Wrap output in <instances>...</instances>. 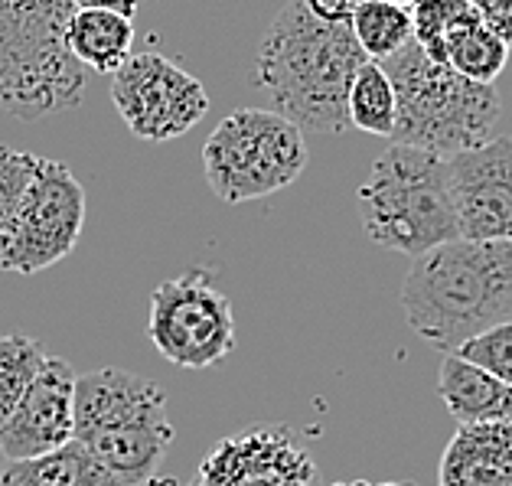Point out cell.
Wrapping results in <instances>:
<instances>
[{"mask_svg": "<svg viewBox=\"0 0 512 486\" xmlns=\"http://www.w3.org/2000/svg\"><path fill=\"white\" fill-rule=\"evenodd\" d=\"M369 56L356 43L349 20H327L307 0H291L271 20L255 56V82L278 115L310 134L349 128V82Z\"/></svg>", "mask_w": 512, "mask_h": 486, "instance_id": "6da1fadb", "label": "cell"}, {"mask_svg": "<svg viewBox=\"0 0 512 486\" xmlns=\"http://www.w3.org/2000/svg\"><path fill=\"white\" fill-rule=\"evenodd\" d=\"M408 327L454 353L477 333L512 320V242L451 239L411 261L402 284Z\"/></svg>", "mask_w": 512, "mask_h": 486, "instance_id": "7a4b0ae2", "label": "cell"}, {"mask_svg": "<svg viewBox=\"0 0 512 486\" xmlns=\"http://www.w3.org/2000/svg\"><path fill=\"white\" fill-rule=\"evenodd\" d=\"M382 69L395 85L392 144L454 157L493 137L503 115V102L493 85L464 79L447 62L431 59L415 40L382 59Z\"/></svg>", "mask_w": 512, "mask_h": 486, "instance_id": "3957f363", "label": "cell"}, {"mask_svg": "<svg viewBox=\"0 0 512 486\" xmlns=\"http://www.w3.org/2000/svg\"><path fill=\"white\" fill-rule=\"evenodd\" d=\"M177 438L167 395L154 379L128 369H95L76 379V431L92 457L131 486L151 480Z\"/></svg>", "mask_w": 512, "mask_h": 486, "instance_id": "277c9868", "label": "cell"}, {"mask_svg": "<svg viewBox=\"0 0 512 486\" xmlns=\"http://www.w3.org/2000/svg\"><path fill=\"white\" fill-rule=\"evenodd\" d=\"M356 206L369 242L395 255L418 258L460 239L447 157L408 144H392L372 160Z\"/></svg>", "mask_w": 512, "mask_h": 486, "instance_id": "5b68a950", "label": "cell"}, {"mask_svg": "<svg viewBox=\"0 0 512 486\" xmlns=\"http://www.w3.org/2000/svg\"><path fill=\"white\" fill-rule=\"evenodd\" d=\"M72 0H0V108L14 118L69 111L85 95V69L66 46Z\"/></svg>", "mask_w": 512, "mask_h": 486, "instance_id": "8992f818", "label": "cell"}, {"mask_svg": "<svg viewBox=\"0 0 512 486\" xmlns=\"http://www.w3.org/2000/svg\"><path fill=\"white\" fill-rule=\"evenodd\" d=\"M203 170L229 206L274 196L307 170L304 131L274 108H239L206 137Z\"/></svg>", "mask_w": 512, "mask_h": 486, "instance_id": "52a82bcc", "label": "cell"}, {"mask_svg": "<svg viewBox=\"0 0 512 486\" xmlns=\"http://www.w3.org/2000/svg\"><path fill=\"white\" fill-rule=\"evenodd\" d=\"M147 336L180 369H209L235 350L232 301L206 268H190L151 294Z\"/></svg>", "mask_w": 512, "mask_h": 486, "instance_id": "ba28073f", "label": "cell"}, {"mask_svg": "<svg viewBox=\"0 0 512 486\" xmlns=\"http://www.w3.org/2000/svg\"><path fill=\"white\" fill-rule=\"evenodd\" d=\"M85 229V186L66 164L40 160V170L0 242V268L40 274L72 255Z\"/></svg>", "mask_w": 512, "mask_h": 486, "instance_id": "9c48e42d", "label": "cell"}, {"mask_svg": "<svg viewBox=\"0 0 512 486\" xmlns=\"http://www.w3.org/2000/svg\"><path fill=\"white\" fill-rule=\"evenodd\" d=\"M111 102L121 121L141 141H177L209 111L206 85L173 59L144 49L111 76Z\"/></svg>", "mask_w": 512, "mask_h": 486, "instance_id": "30bf717a", "label": "cell"}, {"mask_svg": "<svg viewBox=\"0 0 512 486\" xmlns=\"http://www.w3.org/2000/svg\"><path fill=\"white\" fill-rule=\"evenodd\" d=\"M193 486H314V460L284 425H252L199 460Z\"/></svg>", "mask_w": 512, "mask_h": 486, "instance_id": "8fae6325", "label": "cell"}, {"mask_svg": "<svg viewBox=\"0 0 512 486\" xmlns=\"http://www.w3.org/2000/svg\"><path fill=\"white\" fill-rule=\"evenodd\" d=\"M460 239L512 242V137L447 157Z\"/></svg>", "mask_w": 512, "mask_h": 486, "instance_id": "7c38bea8", "label": "cell"}, {"mask_svg": "<svg viewBox=\"0 0 512 486\" xmlns=\"http://www.w3.org/2000/svg\"><path fill=\"white\" fill-rule=\"evenodd\" d=\"M76 369L66 359L46 356L14 415L0 428L4 460H30L72 441L76 431Z\"/></svg>", "mask_w": 512, "mask_h": 486, "instance_id": "4fadbf2b", "label": "cell"}, {"mask_svg": "<svg viewBox=\"0 0 512 486\" xmlns=\"http://www.w3.org/2000/svg\"><path fill=\"white\" fill-rule=\"evenodd\" d=\"M437 486H512V421L460 425L441 454Z\"/></svg>", "mask_w": 512, "mask_h": 486, "instance_id": "5bb4252c", "label": "cell"}, {"mask_svg": "<svg viewBox=\"0 0 512 486\" xmlns=\"http://www.w3.org/2000/svg\"><path fill=\"white\" fill-rule=\"evenodd\" d=\"M437 395L457 425H490L512 421V385L470 359L447 353L437 372Z\"/></svg>", "mask_w": 512, "mask_h": 486, "instance_id": "9a60e30c", "label": "cell"}, {"mask_svg": "<svg viewBox=\"0 0 512 486\" xmlns=\"http://www.w3.org/2000/svg\"><path fill=\"white\" fill-rule=\"evenodd\" d=\"M66 46L85 72L115 76L134 53V17L118 10H76L66 27Z\"/></svg>", "mask_w": 512, "mask_h": 486, "instance_id": "2e32d148", "label": "cell"}, {"mask_svg": "<svg viewBox=\"0 0 512 486\" xmlns=\"http://www.w3.org/2000/svg\"><path fill=\"white\" fill-rule=\"evenodd\" d=\"M0 486H124L102 460L92 457L79 441H69L56 451L7 460L0 470Z\"/></svg>", "mask_w": 512, "mask_h": 486, "instance_id": "e0dca14e", "label": "cell"}, {"mask_svg": "<svg viewBox=\"0 0 512 486\" xmlns=\"http://www.w3.org/2000/svg\"><path fill=\"white\" fill-rule=\"evenodd\" d=\"M444 62L470 82L493 85L509 62V46L477 17V10H470L447 36Z\"/></svg>", "mask_w": 512, "mask_h": 486, "instance_id": "ac0fdd59", "label": "cell"}, {"mask_svg": "<svg viewBox=\"0 0 512 486\" xmlns=\"http://www.w3.org/2000/svg\"><path fill=\"white\" fill-rule=\"evenodd\" d=\"M346 118L349 128L372 137H392L395 128V85L382 62H362L359 72L349 82L346 95Z\"/></svg>", "mask_w": 512, "mask_h": 486, "instance_id": "d6986e66", "label": "cell"}, {"mask_svg": "<svg viewBox=\"0 0 512 486\" xmlns=\"http://www.w3.org/2000/svg\"><path fill=\"white\" fill-rule=\"evenodd\" d=\"M356 43L369 59H389L411 40V7L395 0H359L349 14Z\"/></svg>", "mask_w": 512, "mask_h": 486, "instance_id": "ffe728a7", "label": "cell"}, {"mask_svg": "<svg viewBox=\"0 0 512 486\" xmlns=\"http://www.w3.org/2000/svg\"><path fill=\"white\" fill-rule=\"evenodd\" d=\"M43 346L27 333H0V428L14 415L23 392L30 389L36 372L43 366Z\"/></svg>", "mask_w": 512, "mask_h": 486, "instance_id": "44dd1931", "label": "cell"}, {"mask_svg": "<svg viewBox=\"0 0 512 486\" xmlns=\"http://www.w3.org/2000/svg\"><path fill=\"white\" fill-rule=\"evenodd\" d=\"M473 10L470 0H415L411 4V40L431 59L444 62V43L451 30Z\"/></svg>", "mask_w": 512, "mask_h": 486, "instance_id": "7402d4cb", "label": "cell"}, {"mask_svg": "<svg viewBox=\"0 0 512 486\" xmlns=\"http://www.w3.org/2000/svg\"><path fill=\"white\" fill-rule=\"evenodd\" d=\"M40 160L43 157L30 151H14V147L0 144V242L14 226L23 196H27L36 170H40Z\"/></svg>", "mask_w": 512, "mask_h": 486, "instance_id": "603a6c76", "label": "cell"}, {"mask_svg": "<svg viewBox=\"0 0 512 486\" xmlns=\"http://www.w3.org/2000/svg\"><path fill=\"white\" fill-rule=\"evenodd\" d=\"M454 353L483 366L486 372H493V376L503 379L506 385H512V320L477 333L473 340L460 343Z\"/></svg>", "mask_w": 512, "mask_h": 486, "instance_id": "cb8c5ba5", "label": "cell"}, {"mask_svg": "<svg viewBox=\"0 0 512 486\" xmlns=\"http://www.w3.org/2000/svg\"><path fill=\"white\" fill-rule=\"evenodd\" d=\"M477 17L512 49V0H470Z\"/></svg>", "mask_w": 512, "mask_h": 486, "instance_id": "d4e9b609", "label": "cell"}, {"mask_svg": "<svg viewBox=\"0 0 512 486\" xmlns=\"http://www.w3.org/2000/svg\"><path fill=\"white\" fill-rule=\"evenodd\" d=\"M76 10H118V14L134 17L137 0H72Z\"/></svg>", "mask_w": 512, "mask_h": 486, "instance_id": "484cf974", "label": "cell"}, {"mask_svg": "<svg viewBox=\"0 0 512 486\" xmlns=\"http://www.w3.org/2000/svg\"><path fill=\"white\" fill-rule=\"evenodd\" d=\"M131 486H180V483L170 480V477H151V480H141V483H131Z\"/></svg>", "mask_w": 512, "mask_h": 486, "instance_id": "4316f807", "label": "cell"}, {"mask_svg": "<svg viewBox=\"0 0 512 486\" xmlns=\"http://www.w3.org/2000/svg\"><path fill=\"white\" fill-rule=\"evenodd\" d=\"M395 4H402V7H411V4H415V0H395Z\"/></svg>", "mask_w": 512, "mask_h": 486, "instance_id": "83f0119b", "label": "cell"}]
</instances>
